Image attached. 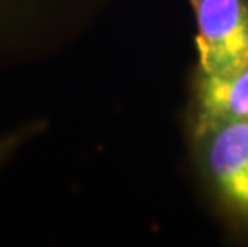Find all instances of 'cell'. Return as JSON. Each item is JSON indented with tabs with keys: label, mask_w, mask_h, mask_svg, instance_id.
Here are the masks:
<instances>
[{
	"label": "cell",
	"mask_w": 248,
	"mask_h": 247,
	"mask_svg": "<svg viewBox=\"0 0 248 247\" xmlns=\"http://www.w3.org/2000/svg\"><path fill=\"white\" fill-rule=\"evenodd\" d=\"M248 120V66L224 74L197 72L192 114L194 138L213 125Z\"/></svg>",
	"instance_id": "3"
},
{
	"label": "cell",
	"mask_w": 248,
	"mask_h": 247,
	"mask_svg": "<svg viewBox=\"0 0 248 247\" xmlns=\"http://www.w3.org/2000/svg\"><path fill=\"white\" fill-rule=\"evenodd\" d=\"M197 35L199 71L224 74L248 66V0H189Z\"/></svg>",
	"instance_id": "1"
},
{
	"label": "cell",
	"mask_w": 248,
	"mask_h": 247,
	"mask_svg": "<svg viewBox=\"0 0 248 247\" xmlns=\"http://www.w3.org/2000/svg\"><path fill=\"white\" fill-rule=\"evenodd\" d=\"M15 145H16V136H10V138L0 140V164H2L5 157L12 152Z\"/></svg>",
	"instance_id": "4"
},
{
	"label": "cell",
	"mask_w": 248,
	"mask_h": 247,
	"mask_svg": "<svg viewBox=\"0 0 248 247\" xmlns=\"http://www.w3.org/2000/svg\"><path fill=\"white\" fill-rule=\"evenodd\" d=\"M203 165L223 201L248 220V120H232L195 136Z\"/></svg>",
	"instance_id": "2"
}]
</instances>
